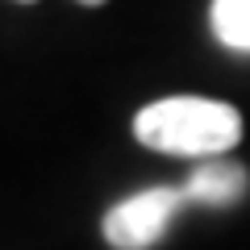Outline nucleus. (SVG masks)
Instances as JSON below:
<instances>
[{
	"label": "nucleus",
	"instance_id": "f257e3e1",
	"mask_svg": "<svg viewBox=\"0 0 250 250\" xmlns=\"http://www.w3.org/2000/svg\"><path fill=\"white\" fill-rule=\"evenodd\" d=\"M142 146L179 159H221L242 142V113L208 96H167L134 117Z\"/></svg>",
	"mask_w": 250,
	"mask_h": 250
},
{
	"label": "nucleus",
	"instance_id": "f03ea898",
	"mask_svg": "<svg viewBox=\"0 0 250 250\" xmlns=\"http://www.w3.org/2000/svg\"><path fill=\"white\" fill-rule=\"evenodd\" d=\"M188 192L184 188H146L138 196L121 200L104 217V238L113 250H150L167 233L175 213L184 208Z\"/></svg>",
	"mask_w": 250,
	"mask_h": 250
},
{
	"label": "nucleus",
	"instance_id": "7ed1b4c3",
	"mask_svg": "<svg viewBox=\"0 0 250 250\" xmlns=\"http://www.w3.org/2000/svg\"><path fill=\"white\" fill-rule=\"evenodd\" d=\"M188 200H200V205H233V200H242V192H246V167H238V163H225V159H205L196 171H192V179L184 184Z\"/></svg>",
	"mask_w": 250,
	"mask_h": 250
},
{
	"label": "nucleus",
	"instance_id": "20e7f679",
	"mask_svg": "<svg viewBox=\"0 0 250 250\" xmlns=\"http://www.w3.org/2000/svg\"><path fill=\"white\" fill-rule=\"evenodd\" d=\"M213 34L229 50H250V0H213Z\"/></svg>",
	"mask_w": 250,
	"mask_h": 250
},
{
	"label": "nucleus",
	"instance_id": "39448f33",
	"mask_svg": "<svg viewBox=\"0 0 250 250\" xmlns=\"http://www.w3.org/2000/svg\"><path fill=\"white\" fill-rule=\"evenodd\" d=\"M80 4H104V0H80Z\"/></svg>",
	"mask_w": 250,
	"mask_h": 250
},
{
	"label": "nucleus",
	"instance_id": "423d86ee",
	"mask_svg": "<svg viewBox=\"0 0 250 250\" xmlns=\"http://www.w3.org/2000/svg\"><path fill=\"white\" fill-rule=\"evenodd\" d=\"M21 4H34V0H21Z\"/></svg>",
	"mask_w": 250,
	"mask_h": 250
}]
</instances>
